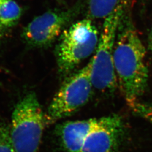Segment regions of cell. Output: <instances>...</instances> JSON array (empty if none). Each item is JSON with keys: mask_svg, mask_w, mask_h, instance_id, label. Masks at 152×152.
<instances>
[{"mask_svg": "<svg viewBox=\"0 0 152 152\" xmlns=\"http://www.w3.org/2000/svg\"><path fill=\"white\" fill-rule=\"evenodd\" d=\"M129 16L126 12L119 25L113 63L121 90L132 108L147 89L149 71L146 50Z\"/></svg>", "mask_w": 152, "mask_h": 152, "instance_id": "1", "label": "cell"}, {"mask_svg": "<svg viewBox=\"0 0 152 152\" xmlns=\"http://www.w3.org/2000/svg\"><path fill=\"white\" fill-rule=\"evenodd\" d=\"M129 7L128 0L120 4L104 19L95 54L91 58V81L93 87L103 92H112L117 85L113 52L118 27Z\"/></svg>", "mask_w": 152, "mask_h": 152, "instance_id": "2", "label": "cell"}, {"mask_svg": "<svg viewBox=\"0 0 152 152\" xmlns=\"http://www.w3.org/2000/svg\"><path fill=\"white\" fill-rule=\"evenodd\" d=\"M46 125L36 93H28L16 104L11 116L10 135L15 152H38Z\"/></svg>", "mask_w": 152, "mask_h": 152, "instance_id": "3", "label": "cell"}, {"mask_svg": "<svg viewBox=\"0 0 152 152\" xmlns=\"http://www.w3.org/2000/svg\"><path fill=\"white\" fill-rule=\"evenodd\" d=\"M99 39L97 28L89 18L75 23L64 30L55 49L60 75L64 77L69 74L95 52Z\"/></svg>", "mask_w": 152, "mask_h": 152, "instance_id": "4", "label": "cell"}, {"mask_svg": "<svg viewBox=\"0 0 152 152\" xmlns=\"http://www.w3.org/2000/svg\"><path fill=\"white\" fill-rule=\"evenodd\" d=\"M92 59L65 80L53 99L46 113V125L70 116L88 103L92 94Z\"/></svg>", "mask_w": 152, "mask_h": 152, "instance_id": "5", "label": "cell"}, {"mask_svg": "<svg viewBox=\"0 0 152 152\" xmlns=\"http://www.w3.org/2000/svg\"><path fill=\"white\" fill-rule=\"evenodd\" d=\"M79 6L66 10H50L36 16L23 28L21 34L25 43L33 48H44L53 43L76 16Z\"/></svg>", "mask_w": 152, "mask_h": 152, "instance_id": "6", "label": "cell"}, {"mask_svg": "<svg viewBox=\"0 0 152 152\" xmlns=\"http://www.w3.org/2000/svg\"><path fill=\"white\" fill-rule=\"evenodd\" d=\"M124 134L125 125L119 115L114 114L98 118L80 152H113Z\"/></svg>", "mask_w": 152, "mask_h": 152, "instance_id": "7", "label": "cell"}, {"mask_svg": "<svg viewBox=\"0 0 152 152\" xmlns=\"http://www.w3.org/2000/svg\"><path fill=\"white\" fill-rule=\"evenodd\" d=\"M98 118L68 121L59 125L56 133L61 146L66 152H80L87 135Z\"/></svg>", "mask_w": 152, "mask_h": 152, "instance_id": "8", "label": "cell"}, {"mask_svg": "<svg viewBox=\"0 0 152 152\" xmlns=\"http://www.w3.org/2000/svg\"><path fill=\"white\" fill-rule=\"evenodd\" d=\"M22 13V7L17 0H0V24L6 29L15 26Z\"/></svg>", "mask_w": 152, "mask_h": 152, "instance_id": "9", "label": "cell"}, {"mask_svg": "<svg viewBox=\"0 0 152 152\" xmlns=\"http://www.w3.org/2000/svg\"><path fill=\"white\" fill-rule=\"evenodd\" d=\"M121 0H88V14L92 19H105L109 15Z\"/></svg>", "mask_w": 152, "mask_h": 152, "instance_id": "10", "label": "cell"}, {"mask_svg": "<svg viewBox=\"0 0 152 152\" xmlns=\"http://www.w3.org/2000/svg\"><path fill=\"white\" fill-rule=\"evenodd\" d=\"M0 152H15L11 143L10 125L0 120Z\"/></svg>", "mask_w": 152, "mask_h": 152, "instance_id": "11", "label": "cell"}, {"mask_svg": "<svg viewBox=\"0 0 152 152\" xmlns=\"http://www.w3.org/2000/svg\"><path fill=\"white\" fill-rule=\"evenodd\" d=\"M131 108L136 114L147 120L152 125V104H144L139 102Z\"/></svg>", "mask_w": 152, "mask_h": 152, "instance_id": "12", "label": "cell"}, {"mask_svg": "<svg viewBox=\"0 0 152 152\" xmlns=\"http://www.w3.org/2000/svg\"><path fill=\"white\" fill-rule=\"evenodd\" d=\"M7 29H6L3 26H2L0 24V41L2 39Z\"/></svg>", "mask_w": 152, "mask_h": 152, "instance_id": "13", "label": "cell"}, {"mask_svg": "<svg viewBox=\"0 0 152 152\" xmlns=\"http://www.w3.org/2000/svg\"></svg>", "mask_w": 152, "mask_h": 152, "instance_id": "14", "label": "cell"}]
</instances>
